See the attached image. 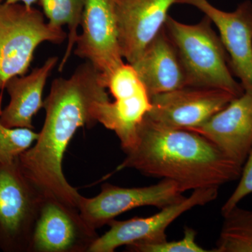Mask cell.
<instances>
[{"label": "cell", "mask_w": 252, "mask_h": 252, "mask_svg": "<svg viewBox=\"0 0 252 252\" xmlns=\"http://www.w3.org/2000/svg\"><path fill=\"white\" fill-rule=\"evenodd\" d=\"M108 99L100 72L88 61L70 77L53 81L44 101L46 117L39 137L18 158L25 175L44 195L78 208L81 195L64 177L63 158L78 129L97 124L96 103Z\"/></svg>", "instance_id": "1"}, {"label": "cell", "mask_w": 252, "mask_h": 252, "mask_svg": "<svg viewBox=\"0 0 252 252\" xmlns=\"http://www.w3.org/2000/svg\"><path fill=\"white\" fill-rule=\"evenodd\" d=\"M116 169L175 182L182 191L220 188L240 178L243 166L198 132L165 127L144 118L133 146Z\"/></svg>", "instance_id": "2"}, {"label": "cell", "mask_w": 252, "mask_h": 252, "mask_svg": "<svg viewBox=\"0 0 252 252\" xmlns=\"http://www.w3.org/2000/svg\"><path fill=\"white\" fill-rule=\"evenodd\" d=\"M212 23L206 16L195 25L168 16L165 28L178 52L187 86L220 89L239 97L245 91L235 79L226 50Z\"/></svg>", "instance_id": "3"}, {"label": "cell", "mask_w": 252, "mask_h": 252, "mask_svg": "<svg viewBox=\"0 0 252 252\" xmlns=\"http://www.w3.org/2000/svg\"><path fill=\"white\" fill-rule=\"evenodd\" d=\"M67 36L63 29L44 21V14L24 4L0 3V79L25 75L41 43L61 44Z\"/></svg>", "instance_id": "4"}, {"label": "cell", "mask_w": 252, "mask_h": 252, "mask_svg": "<svg viewBox=\"0 0 252 252\" xmlns=\"http://www.w3.org/2000/svg\"><path fill=\"white\" fill-rule=\"evenodd\" d=\"M44 198L18 158L0 162V251L30 252Z\"/></svg>", "instance_id": "5"}, {"label": "cell", "mask_w": 252, "mask_h": 252, "mask_svg": "<svg viewBox=\"0 0 252 252\" xmlns=\"http://www.w3.org/2000/svg\"><path fill=\"white\" fill-rule=\"evenodd\" d=\"M114 101H99L94 117L106 128L114 131L122 148L127 152L133 146L137 130L150 110V96L132 64L122 63L104 81Z\"/></svg>", "instance_id": "6"}, {"label": "cell", "mask_w": 252, "mask_h": 252, "mask_svg": "<svg viewBox=\"0 0 252 252\" xmlns=\"http://www.w3.org/2000/svg\"><path fill=\"white\" fill-rule=\"evenodd\" d=\"M218 194V188L197 189L193 190L190 196L160 209L152 216L111 220L108 223L109 229L98 237L89 252H114L122 246L166 240L165 231L169 225L193 207L211 203Z\"/></svg>", "instance_id": "7"}, {"label": "cell", "mask_w": 252, "mask_h": 252, "mask_svg": "<svg viewBox=\"0 0 252 252\" xmlns=\"http://www.w3.org/2000/svg\"><path fill=\"white\" fill-rule=\"evenodd\" d=\"M98 237L77 207L44 195L30 252H89Z\"/></svg>", "instance_id": "8"}, {"label": "cell", "mask_w": 252, "mask_h": 252, "mask_svg": "<svg viewBox=\"0 0 252 252\" xmlns=\"http://www.w3.org/2000/svg\"><path fill=\"white\" fill-rule=\"evenodd\" d=\"M182 189L172 181L162 180L157 185L126 188L105 183L94 198L81 195L78 210L86 221L96 230L124 212L144 206L158 209L185 198Z\"/></svg>", "instance_id": "9"}, {"label": "cell", "mask_w": 252, "mask_h": 252, "mask_svg": "<svg viewBox=\"0 0 252 252\" xmlns=\"http://www.w3.org/2000/svg\"><path fill=\"white\" fill-rule=\"evenodd\" d=\"M74 54L93 64L102 81L124 63L118 36L117 0H86Z\"/></svg>", "instance_id": "10"}, {"label": "cell", "mask_w": 252, "mask_h": 252, "mask_svg": "<svg viewBox=\"0 0 252 252\" xmlns=\"http://www.w3.org/2000/svg\"><path fill=\"white\" fill-rule=\"evenodd\" d=\"M220 89L186 86L151 96L147 119L159 125L191 130L203 125L235 98Z\"/></svg>", "instance_id": "11"}, {"label": "cell", "mask_w": 252, "mask_h": 252, "mask_svg": "<svg viewBox=\"0 0 252 252\" xmlns=\"http://www.w3.org/2000/svg\"><path fill=\"white\" fill-rule=\"evenodd\" d=\"M200 10L220 32L230 67L245 92L252 94V4L245 1L232 12L217 9L207 0H177Z\"/></svg>", "instance_id": "12"}, {"label": "cell", "mask_w": 252, "mask_h": 252, "mask_svg": "<svg viewBox=\"0 0 252 252\" xmlns=\"http://www.w3.org/2000/svg\"><path fill=\"white\" fill-rule=\"evenodd\" d=\"M177 0H117L118 36L123 58L135 62L165 26Z\"/></svg>", "instance_id": "13"}, {"label": "cell", "mask_w": 252, "mask_h": 252, "mask_svg": "<svg viewBox=\"0 0 252 252\" xmlns=\"http://www.w3.org/2000/svg\"><path fill=\"white\" fill-rule=\"evenodd\" d=\"M243 166L252 147V94L244 92L203 125L191 129Z\"/></svg>", "instance_id": "14"}, {"label": "cell", "mask_w": 252, "mask_h": 252, "mask_svg": "<svg viewBox=\"0 0 252 252\" xmlns=\"http://www.w3.org/2000/svg\"><path fill=\"white\" fill-rule=\"evenodd\" d=\"M130 64L150 97L187 86L180 56L165 26Z\"/></svg>", "instance_id": "15"}, {"label": "cell", "mask_w": 252, "mask_h": 252, "mask_svg": "<svg viewBox=\"0 0 252 252\" xmlns=\"http://www.w3.org/2000/svg\"><path fill=\"white\" fill-rule=\"evenodd\" d=\"M57 57L46 60L41 67L35 68L31 74L14 77L6 82L5 87L10 101L0 111V121L10 127L34 129L32 119L43 106V91L46 81L58 63Z\"/></svg>", "instance_id": "16"}, {"label": "cell", "mask_w": 252, "mask_h": 252, "mask_svg": "<svg viewBox=\"0 0 252 252\" xmlns=\"http://www.w3.org/2000/svg\"><path fill=\"white\" fill-rule=\"evenodd\" d=\"M37 1L42 7L49 26L59 29H63V26H67L69 29L67 49L59 68L61 72L72 54L79 36L77 30L82 22L86 0H38Z\"/></svg>", "instance_id": "17"}, {"label": "cell", "mask_w": 252, "mask_h": 252, "mask_svg": "<svg viewBox=\"0 0 252 252\" xmlns=\"http://www.w3.org/2000/svg\"><path fill=\"white\" fill-rule=\"evenodd\" d=\"M223 225L213 252H252V210L237 205L223 215Z\"/></svg>", "instance_id": "18"}, {"label": "cell", "mask_w": 252, "mask_h": 252, "mask_svg": "<svg viewBox=\"0 0 252 252\" xmlns=\"http://www.w3.org/2000/svg\"><path fill=\"white\" fill-rule=\"evenodd\" d=\"M39 137V132L26 127H10L0 121V162L16 160L31 148Z\"/></svg>", "instance_id": "19"}, {"label": "cell", "mask_w": 252, "mask_h": 252, "mask_svg": "<svg viewBox=\"0 0 252 252\" xmlns=\"http://www.w3.org/2000/svg\"><path fill=\"white\" fill-rule=\"evenodd\" d=\"M195 230L186 227L184 237L177 241H167V239L157 243H135L126 246L127 251L132 252H209L196 242Z\"/></svg>", "instance_id": "20"}, {"label": "cell", "mask_w": 252, "mask_h": 252, "mask_svg": "<svg viewBox=\"0 0 252 252\" xmlns=\"http://www.w3.org/2000/svg\"><path fill=\"white\" fill-rule=\"evenodd\" d=\"M251 193H252V147L244 163L238 186L222 207V215H224L231 210L233 207L238 205V204L245 197Z\"/></svg>", "instance_id": "21"}, {"label": "cell", "mask_w": 252, "mask_h": 252, "mask_svg": "<svg viewBox=\"0 0 252 252\" xmlns=\"http://www.w3.org/2000/svg\"><path fill=\"white\" fill-rule=\"evenodd\" d=\"M38 0H0V3L5 2L7 4H16V3L22 2L27 7H32V4H35Z\"/></svg>", "instance_id": "22"}, {"label": "cell", "mask_w": 252, "mask_h": 252, "mask_svg": "<svg viewBox=\"0 0 252 252\" xmlns=\"http://www.w3.org/2000/svg\"><path fill=\"white\" fill-rule=\"evenodd\" d=\"M4 89V84H3L2 81L0 79V89Z\"/></svg>", "instance_id": "23"}]
</instances>
